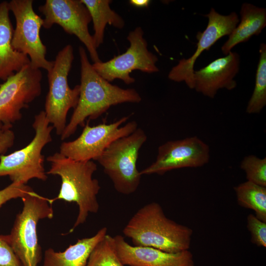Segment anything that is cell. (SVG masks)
<instances>
[{"mask_svg":"<svg viewBox=\"0 0 266 266\" xmlns=\"http://www.w3.org/2000/svg\"><path fill=\"white\" fill-rule=\"evenodd\" d=\"M50 163L47 174L58 175L61 179V188L58 196L50 199V204L57 200L75 202L78 214L69 233L84 223L89 213H96L99 210L97 195L100 189L99 181L93 178L97 166L93 160L76 161L56 152L47 157Z\"/></svg>","mask_w":266,"mask_h":266,"instance_id":"cell-2","label":"cell"},{"mask_svg":"<svg viewBox=\"0 0 266 266\" xmlns=\"http://www.w3.org/2000/svg\"><path fill=\"white\" fill-rule=\"evenodd\" d=\"M117 254L124 265L129 266H194L189 250L169 253L156 248L133 246L120 235L113 237Z\"/></svg>","mask_w":266,"mask_h":266,"instance_id":"cell-15","label":"cell"},{"mask_svg":"<svg viewBox=\"0 0 266 266\" xmlns=\"http://www.w3.org/2000/svg\"><path fill=\"white\" fill-rule=\"evenodd\" d=\"M123 233L131 239L133 246L177 253L189 249L193 231L168 218L161 205L152 202L137 210Z\"/></svg>","mask_w":266,"mask_h":266,"instance_id":"cell-3","label":"cell"},{"mask_svg":"<svg viewBox=\"0 0 266 266\" xmlns=\"http://www.w3.org/2000/svg\"><path fill=\"white\" fill-rule=\"evenodd\" d=\"M0 266H23L3 235H0Z\"/></svg>","mask_w":266,"mask_h":266,"instance_id":"cell-27","label":"cell"},{"mask_svg":"<svg viewBox=\"0 0 266 266\" xmlns=\"http://www.w3.org/2000/svg\"><path fill=\"white\" fill-rule=\"evenodd\" d=\"M12 126L0 122V156L4 155L14 144L15 134Z\"/></svg>","mask_w":266,"mask_h":266,"instance_id":"cell-28","label":"cell"},{"mask_svg":"<svg viewBox=\"0 0 266 266\" xmlns=\"http://www.w3.org/2000/svg\"><path fill=\"white\" fill-rule=\"evenodd\" d=\"M79 99L70 121L61 135L62 140L74 134L78 126H84L87 118L96 119L113 105L125 102L138 103L142 100L134 89L120 88L100 76L94 69L83 47L79 46Z\"/></svg>","mask_w":266,"mask_h":266,"instance_id":"cell-1","label":"cell"},{"mask_svg":"<svg viewBox=\"0 0 266 266\" xmlns=\"http://www.w3.org/2000/svg\"><path fill=\"white\" fill-rule=\"evenodd\" d=\"M210 158L208 145L197 136L170 140L160 145L155 161L140 171L142 175H163L184 167H200Z\"/></svg>","mask_w":266,"mask_h":266,"instance_id":"cell-13","label":"cell"},{"mask_svg":"<svg viewBox=\"0 0 266 266\" xmlns=\"http://www.w3.org/2000/svg\"><path fill=\"white\" fill-rule=\"evenodd\" d=\"M32 126L35 135L26 146L8 155L0 156V177L8 176L12 182L21 184H26L33 178L47 180L42 151L52 141L54 128L43 110L34 116Z\"/></svg>","mask_w":266,"mask_h":266,"instance_id":"cell-6","label":"cell"},{"mask_svg":"<svg viewBox=\"0 0 266 266\" xmlns=\"http://www.w3.org/2000/svg\"></svg>","mask_w":266,"mask_h":266,"instance_id":"cell-30","label":"cell"},{"mask_svg":"<svg viewBox=\"0 0 266 266\" xmlns=\"http://www.w3.org/2000/svg\"><path fill=\"white\" fill-rule=\"evenodd\" d=\"M240 14L239 24L221 47L222 51L225 55L231 52L238 44L247 41L253 35H259L266 26V8L245 2L241 5Z\"/></svg>","mask_w":266,"mask_h":266,"instance_id":"cell-19","label":"cell"},{"mask_svg":"<svg viewBox=\"0 0 266 266\" xmlns=\"http://www.w3.org/2000/svg\"><path fill=\"white\" fill-rule=\"evenodd\" d=\"M86 266H125L117 254L113 237L107 234L95 246Z\"/></svg>","mask_w":266,"mask_h":266,"instance_id":"cell-23","label":"cell"},{"mask_svg":"<svg viewBox=\"0 0 266 266\" xmlns=\"http://www.w3.org/2000/svg\"><path fill=\"white\" fill-rule=\"evenodd\" d=\"M8 2L0 3V80L9 77L30 64L28 56L15 50L12 45L13 29L9 17Z\"/></svg>","mask_w":266,"mask_h":266,"instance_id":"cell-17","label":"cell"},{"mask_svg":"<svg viewBox=\"0 0 266 266\" xmlns=\"http://www.w3.org/2000/svg\"><path fill=\"white\" fill-rule=\"evenodd\" d=\"M42 78L40 69L30 64L0 84V122L12 125L22 118L21 110L41 94Z\"/></svg>","mask_w":266,"mask_h":266,"instance_id":"cell-11","label":"cell"},{"mask_svg":"<svg viewBox=\"0 0 266 266\" xmlns=\"http://www.w3.org/2000/svg\"><path fill=\"white\" fill-rule=\"evenodd\" d=\"M240 168L246 173L247 181L266 187V158L260 159L254 155L245 156Z\"/></svg>","mask_w":266,"mask_h":266,"instance_id":"cell-24","label":"cell"},{"mask_svg":"<svg viewBox=\"0 0 266 266\" xmlns=\"http://www.w3.org/2000/svg\"><path fill=\"white\" fill-rule=\"evenodd\" d=\"M239 55L231 51L226 56L195 70L194 89L211 98H214L219 89H233L236 86L234 78L239 71Z\"/></svg>","mask_w":266,"mask_h":266,"instance_id":"cell-16","label":"cell"},{"mask_svg":"<svg viewBox=\"0 0 266 266\" xmlns=\"http://www.w3.org/2000/svg\"><path fill=\"white\" fill-rule=\"evenodd\" d=\"M73 60V47L67 44L58 52L52 67L47 71L49 89L44 111L48 122L60 136L66 126L68 111L76 107L79 99L80 85L71 88L68 83Z\"/></svg>","mask_w":266,"mask_h":266,"instance_id":"cell-7","label":"cell"},{"mask_svg":"<svg viewBox=\"0 0 266 266\" xmlns=\"http://www.w3.org/2000/svg\"><path fill=\"white\" fill-rule=\"evenodd\" d=\"M38 10L44 16V28L49 29L54 24L59 25L66 33L75 35L83 43L94 63L101 61L89 31L91 17L81 0H46Z\"/></svg>","mask_w":266,"mask_h":266,"instance_id":"cell-12","label":"cell"},{"mask_svg":"<svg viewBox=\"0 0 266 266\" xmlns=\"http://www.w3.org/2000/svg\"><path fill=\"white\" fill-rule=\"evenodd\" d=\"M234 190L238 204L253 210L258 219L266 222V187L247 181Z\"/></svg>","mask_w":266,"mask_h":266,"instance_id":"cell-21","label":"cell"},{"mask_svg":"<svg viewBox=\"0 0 266 266\" xmlns=\"http://www.w3.org/2000/svg\"><path fill=\"white\" fill-rule=\"evenodd\" d=\"M33 2V0L8 2L9 10L16 21L12 45L15 50L28 56L33 67L48 71L52 67L54 61L46 58L47 48L40 36L43 20L34 11Z\"/></svg>","mask_w":266,"mask_h":266,"instance_id":"cell-8","label":"cell"},{"mask_svg":"<svg viewBox=\"0 0 266 266\" xmlns=\"http://www.w3.org/2000/svg\"><path fill=\"white\" fill-rule=\"evenodd\" d=\"M88 10L93 23L94 33L92 35L98 48L103 42L107 24L121 29L125 26L124 19L110 6V0H81Z\"/></svg>","mask_w":266,"mask_h":266,"instance_id":"cell-20","label":"cell"},{"mask_svg":"<svg viewBox=\"0 0 266 266\" xmlns=\"http://www.w3.org/2000/svg\"><path fill=\"white\" fill-rule=\"evenodd\" d=\"M33 191V189L26 184L12 182L0 190V208L7 201L13 199L22 198Z\"/></svg>","mask_w":266,"mask_h":266,"instance_id":"cell-26","label":"cell"},{"mask_svg":"<svg viewBox=\"0 0 266 266\" xmlns=\"http://www.w3.org/2000/svg\"><path fill=\"white\" fill-rule=\"evenodd\" d=\"M260 57L258 64L255 84L253 94L248 102L246 112L259 113L266 105V44L260 45Z\"/></svg>","mask_w":266,"mask_h":266,"instance_id":"cell-22","label":"cell"},{"mask_svg":"<svg viewBox=\"0 0 266 266\" xmlns=\"http://www.w3.org/2000/svg\"><path fill=\"white\" fill-rule=\"evenodd\" d=\"M147 138L145 132L137 128L113 141L95 160L103 167L118 193L128 195L137 190L142 175L136 163L139 151Z\"/></svg>","mask_w":266,"mask_h":266,"instance_id":"cell-5","label":"cell"},{"mask_svg":"<svg viewBox=\"0 0 266 266\" xmlns=\"http://www.w3.org/2000/svg\"><path fill=\"white\" fill-rule=\"evenodd\" d=\"M22 199V210L16 217L7 240L23 266H38L42 259L37 226L39 220L54 216L49 199L33 191Z\"/></svg>","mask_w":266,"mask_h":266,"instance_id":"cell-4","label":"cell"},{"mask_svg":"<svg viewBox=\"0 0 266 266\" xmlns=\"http://www.w3.org/2000/svg\"><path fill=\"white\" fill-rule=\"evenodd\" d=\"M205 16L208 18V24L202 32H199L197 34L198 41L196 51L190 58L180 60L168 74L170 80L177 82H184L191 89H194V65L198 57L204 51L208 50L219 39L225 35L229 36L239 21L234 12L223 15L213 8Z\"/></svg>","mask_w":266,"mask_h":266,"instance_id":"cell-14","label":"cell"},{"mask_svg":"<svg viewBox=\"0 0 266 266\" xmlns=\"http://www.w3.org/2000/svg\"><path fill=\"white\" fill-rule=\"evenodd\" d=\"M143 34V31L140 27L130 32L127 37L130 43L127 51L106 62L93 63L94 69L109 82L118 79L127 85L135 82L134 78L130 75L134 70L147 73L159 71L156 65L158 58L148 50L147 42Z\"/></svg>","mask_w":266,"mask_h":266,"instance_id":"cell-9","label":"cell"},{"mask_svg":"<svg viewBox=\"0 0 266 266\" xmlns=\"http://www.w3.org/2000/svg\"><path fill=\"white\" fill-rule=\"evenodd\" d=\"M247 227L251 233V242L259 247H266V222L258 219L254 214L247 217Z\"/></svg>","mask_w":266,"mask_h":266,"instance_id":"cell-25","label":"cell"},{"mask_svg":"<svg viewBox=\"0 0 266 266\" xmlns=\"http://www.w3.org/2000/svg\"><path fill=\"white\" fill-rule=\"evenodd\" d=\"M124 116L110 123L91 126L88 122L75 139L61 144L59 152L71 159L87 161L95 160L116 139L128 135L137 129L136 121L121 126L129 119Z\"/></svg>","mask_w":266,"mask_h":266,"instance_id":"cell-10","label":"cell"},{"mask_svg":"<svg viewBox=\"0 0 266 266\" xmlns=\"http://www.w3.org/2000/svg\"><path fill=\"white\" fill-rule=\"evenodd\" d=\"M150 1L148 0H131L129 2L133 6L137 7H144L149 5Z\"/></svg>","mask_w":266,"mask_h":266,"instance_id":"cell-29","label":"cell"},{"mask_svg":"<svg viewBox=\"0 0 266 266\" xmlns=\"http://www.w3.org/2000/svg\"><path fill=\"white\" fill-rule=\"evenodd\" d=\"M106 227L101 228L94 236L78 239L64 251L48 248L44 254L43 266H86L95 246L107 234Z\"/></svg>","mask_w":266,"mask_h":266,"instance_id":"cell-18","label":"cell"}]
</instances>
